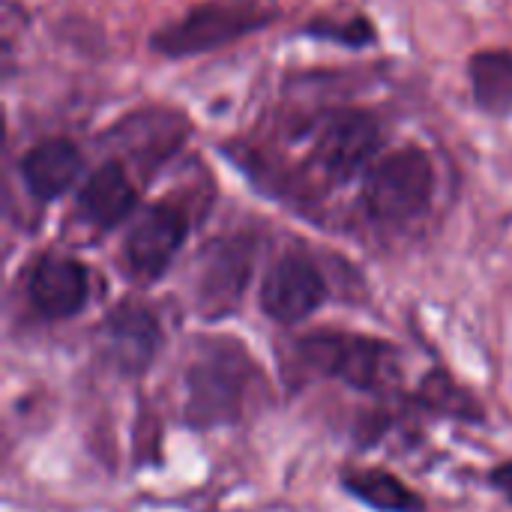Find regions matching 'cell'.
<instances>
[{"mask_svg": "<svg viewBox=\"0 0 512 512\" xmlns=\"http://www.w3.org/2000/svg\"><path fill=\"white\" fill-rule=\"evenodd\" d=\"M276 15L279 6L273 0H204L192 6L183 18L159 27L150 36V48L174 60L204 54L270 27Z\"/></svg>", "mask_w": 512, "mask_h": 512, "instance_id": "cell-1", "label": "cell"}, {"mask_svg": "<svg viewBox=\"0 0 512 512\" xmlns=\"http://www.w3.org/2000/svg\"><path fill=\"white\" fill-rule=\"evenodd\" d=\"M258 378L246 348L231 339H216L201 348V357L189 366V402L186 420L198 429L237 423L249 384Z\"/></svg>", "mask_w": 512, "mask_h": 512, "instance_id": "cell-2", "label": "cell"}, {"mask_svg": "<svg viewBox=\"0 0 512 512\" xmlns=\"http://www.w3.org/2000/svg\"><path fill=\"white\" fill-rule=\"evenodd\" d=\"M297 354L324 378L351 390L375 393L396 378V351L387 342L357 333H312L297 342Z\"/></svg>", "mask_w": 512, "mask_h": 512, "instance_id": "cell-3", "label": "cell"}, {"mask_svg": "<svg viewBox=\"0 0 512 512\" xmlns=\"http://www.w3.org/2000/svg\"><path fill=\"white\" fill-rule=\"evenodd\" d=\"M435 195V165L420 147L396 150L378 159L363 183L366 210L384 222L420 216Z\"/></svg>", "mask_w": 512, "mask_h": 512, "instance_id": "cell-4", "label": "cell"}, {"mask_svg": "<svg viewBox=\"0 0 512 512\" xmlns=\"http://www.w3.org/2000/svg\"><path fill=\"white\" fill-rule=\"evenodd\" d=\"M381 147V123L369 111H336L321 123L312 162L336 183L351 180Z\"/></svg>", "mask_w": 512, "mask_h": 512, "instance_id": "cell-5", "label": "cell"}, {"mask_svg": "<svg viewBox=\"0 0 512 512\" xmlns=\"http://www.w3.org/2000/svg\"><path fill=\"white\" fill-rule=\"evenodd\" d=\"M327 300V282L321 270L300 252L282 255L261 288V309L279 324H300L315 315Z\"/></svg>", "mask_w": 512, "mask_h": 512, "instance_id": "cell-6", "label": "cell"}, {"mask_svg": "<svg viewBox=\"0 0 512 512\" xmlns=\"http://www.w3.org/2000/svg\"><path fill=\"white\" fill-rule=\"evenodd\" d=\"M249 273H252V246L246 240L216 243L204 255L198 285H195V303L201 315L204 318L228 315L240 303Z\"/></svg>", "mask_w": 512, "mask_h": 512, "instance_id": "cell-7", "label": "cell"}, {"mask_svg": "<svg viewBox=\"0 0 512 512\" xmlns=\"http://www.w3.org/2000/svg\"><path fill=\"white\" fill-rule=\"evenodd\" d=\"M186 231H189V222L177 207L156 204L144 210V216L132 225L126 237V261L132 273L150 282L159 279L174 261V255L180 252Z\"/></svg>", "mask_w": 512, "mask_h": 512, "instance_id": "cell-8", "label": "cell"}, {"mask_svg": "<svg viewBox=\"0 0 512 512\" xmlns=\"http://www.w3.org/2000/svg\"><path fill=\"white\" fill-rule=\"evenodd\" d=\"M27 297L33 309L48 321L72 318L90 297V279L81 261L66 255H45L30 270Z\"/></svg>", "mask_w": 512, "mask_h": 512, "instance_id": "cell-9", "label": "cell"}, {"mask_svg": "<svg viewBox=\"0 0 512 512\" xmlns=\"http://www.w3.org/2000/svg\"><path fill=\"white\" fill-rule=\"evenodd\" d=\"M105 345H108V354L114 360V366L123 372V375H141L150 369L159 345H162V330H159V321L135 306V303H126L120 309H114L105 321Z\"/></svg>", "mask_w": 512, "mask_h": 512, "instance_id": "cell-10", "label": "cell"}, {"mask_svg": "<svg viewBox=\"0 0 512 512\" xmlns=\"http://www.w3.org/2000/svg\"><path fill=\"white\" fill-rule=\"evenodd\" d=\"M81 153L66 138H48L27 150L21 159V177L33 198L39 201H57L81 174Z\"/></svg>", "mask_w": 512, "mask_h": 512, "instance_id": "cell-11", "label": "cell"}, {"mask_svg": "<svg viewBox=\"0 0 512 512\" xmlns=\"http://www.w3.org/2000/svg\"><path fill=\"white\" fill-rule=\"evenodd\" d=\"M135 204H138V192L129 183L120 162H105L102 168H96V174H90V180L78 192L81 219H87L102 231L120 225L135 210Z\"/></svg>", "mask_w": 512, "mask_h": 512, "instance_id": "cell-12", "label": "cell"}, {"mask_svg": "<svg viewBox=\"0 0 512 512\" xmlns=\"http://www.w3.org/2000/svg\"><path fill=\"white\" fill-rule=\"evenodd\" d=\"M342 486L351 498L363 501L378 512H423L426 501L384 468H354L342 477Z\"/></svg>", "mask_w": 512, "mask_h": 512, "instance_id": "cell-13", "label": "cell"}, {"mask_svg": "<svg viewBox=\"0 0 512 512\" xmlns=\"http://www.w3.org/2000/svg\"><path fill=\"white\" fill-rule=\"evenodd\" d=\"M471 84L477 105L486 114L504 117L512 111V54L480 51L471 57Z\"/></svg>", "mask_w": 512, "mask_h": 512, "instance_id": "cell-14", "label": "cell"}, {"mask_svg": "<svg viewBox=\"0 0 512 512\" xmlns=\"http://www.w3.org/2000/svg\"><path fill=\"white\" fill-rule=\"evenodd\" d=\"M417 402L435 414H447L465 423H483V408L477 405V399L462 390L447 372H429L417 390Z\"/></svg>", "mask_w": 512, "mask_h": 512, "instance_id": "cell-15", "label": "cell"}, {"mask_svg": "<svg viewBox=\"0 0 512 512\" xmlns=\"http://www.w3.org/2000/svg\"><path fill=\"white\" fill-rule=\"evenodd\" d=\"M309 36L318 39H330V42H342L348 48H363L369 42H375V27L369 24V18H351V21H309L306 27Z\"/></svg>", "mask_w": 512, "mask_h": 512, "instance_id": "cell-16", "label": "cell"}, {"mask_svg": "<svg viewBox=\"0 0 512 512\" xmlns=\"http://www.w3.org/2000/svg\"><path fill=\"white\" fill-rule=\"evenodd\" d=\"M489 480H492V486H495V489H498V492H501V495H504V498L512 504V462L498 465V468L492 471V477H489Z\"/></svg>", "mask_w": 512, "mask_h": 512, "instance_id": "cell-17", "label": "cell"}]
</instances>
